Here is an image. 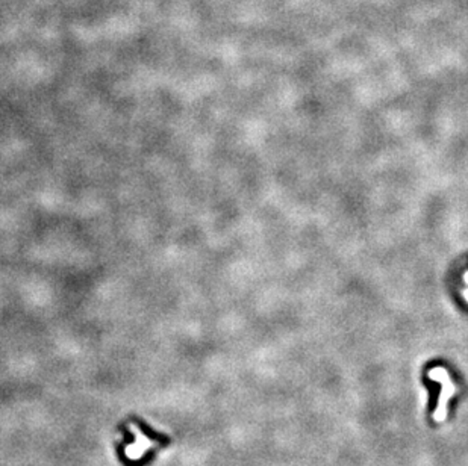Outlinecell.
<instances>
[{
    "label": "cell",
    "mask_w": 468,
    "mask_h": 466,
    "mask_svg": "<svg viewBox=\"0 0 468 466\" xmlns=\"http://www.w3.org/2000/svg\"><path fill=\"white\" fill-rule=\"evenodd\" d=\"M429 377L435 382H441L442 385V390L440 395V403L437 410L434 412V418L437 421H444L447 416V401L450 400V397L455 393V386L448 377V372L442 368H434L429 371Z\"/></svg>",
    "instance_id": "6da1fadb"
},
{
    "label": "cell",
    "mask_w": 468,
    "mask_h": 466,
    "mask_svg": "<svg viewBox=\"0 0 468 466\" xmlns=\"http://www.w3.org/2000/svg\"><path fill=\"white\" fill-rule=\"evenodd\" d=\"M152 445V442L146 438V436H141V435H138L137 436V439H135V443L134 445H131V446H128V456L131 457V459H138L139 456H142V453H146L147 451V448Z\"/></svg>",
    "instance_id": "7a4b0ae2"
}]
</instances>
